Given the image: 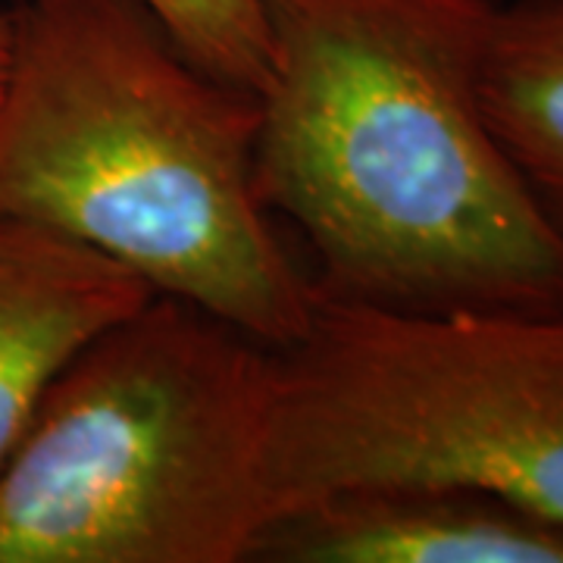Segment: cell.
Segmentation results:
<instances>
[{"label": "cell", "mask_w": 563, "mask_h": 563, "mask_svg": "<svg viewBox=\"0 0 563 563\" xmlns=\"http://www.w3.org/2000/svg\"><path fill=\"white\" fill-rule=\"evenodd\" d=\"M501 0H263L257 195L332 301L563 310V239L483 107Z\"/></svg>", "instance_id": "obj_1"}, {"label": "cell", "mask_w": 563, "mask_h": 563, "mask_svg": "<svg viewBox=\"0 0 563 563\" xmlns=\"http://www.w3.org/2000/svg\"><path fill=\"white\" fill-rule=\"evenodd\" d=\"M0 217L35 222L269 347L317 288L257 195L261 98L191 60L144 0L10 3Z\"/></svg>", "instance_id": "obj_2"}, {"label": "cell", "mask_w": 563, "mask_h": 563, "mask_svg": "<svg viewBox=\"0 0 563 563\" xmlns=\"http://www.w3.org/2000/svg\"><path fill=\"white\" fill-rule=\"evenodd\" d=\"M276 347L151 295L81 347L0 463V563H247L279 514Z\"/></svg>", "instance_id": "obj_3"}, {"label": "cell", "mask_w": 563, "mask_h": 563, "mask_svg": "<svg viewBox=\"0 0 563 563\" xmlns=\"http://www.w3.org/2000/svg\"><path fill=\"white\" fill-rule=\"evenodd\" d=\"M279 507L357 483H454L563 526V310L398 313L317 291L276 351Z\"/></svg>", "instance_id": "obj_4"}, {"label": "cell", "mask_w": 563, "mask_h": 563, "mask_svg": "<svg viewBox=\"0 0 563 563\" xmlns=\"http://www.w3.org/2000/svg\"><path fill=\"white\" fill-rule=\"evenodd\" d=\"M261 563H563V526L454 483H357L279 507Z\"/></svg>", "instance_id": "obj_5"}, {"label": "cell", "mask_w": 563, "mask_h": 563, "mask_svg": "<svg viewBox=\"0 0 563 563\" xmlns=\"http://www.w3.org/2000/svg\"><path fill=\"white\" fill-rule=\"evenodd\" d=\"M151 295L135 273L98 251L0 217V463L63 366Z\"/></svg>", "instance_id": "obj_6"}, {"label": "cell", "mask_w": 563, "mask_h": 563, "mask_svg": "<svg viewBox=\"0 0 563 563\" xmlns=\"http://www.w3.org/2000/svg\"><path fill=\"white\" fill-rule=\"evenodd\" d=\"M483 107L532 201L563 239V0L498 3Z\"/></svg>", "instance_id": "obj_7"}, {"label": "cell", "mask_w": 563, "mask_h": 563, "mask_svg": "<svg viewBox=\"0 0 563 563\" xmlns=\"http://www.w3.org/2000/svg\"><path fill=\"white\" fill-rule=\"evenodd\" d=\"M181 51L210 76L263 95L269 32L263 0H144Z\"/></svg>", "instance_id": "obj_8"}, {"label": "cell", "mask_w": 563, "mask_h": 563, "mask_svg": "<svg viewBox=\"0 0 563 563\" xmlns=\"http://www.w3.org/2000/svg\"><path fill=\"white\" fill-rule=\"evenodd\" d=\"M10 44H13V22H10V7L0 3V95L10 69Z\"/></svg>", "instance_id": "obj_9"}, {"label": "cell", "mask_w": 563, "mask_h": 563, "mask_svg": "<svg viewBox=\"0 0 563 563\" xmlns=\"http://www.w3.org/2000/svg\"><path fill=\"white\" fill-rule=\"evenodd\" d=\"M0 3H3V7H10V3H20V0H0Z\"/></svg>", "instance_id": "obj_10"}]
</instances>
